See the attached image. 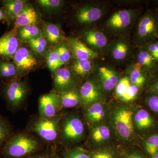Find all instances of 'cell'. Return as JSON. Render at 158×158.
Wrapping results in <instances>:
<instances>
[{"instance_id": "836d02e7", "label": "cell", "mask_w": 158, "mask_h": 158, "mask_svg": "<svg viewBox=\"0 0 158 158\" xmlns=\"http://www.w3.org/2000/svg\"><path fill=\"white\" fill-rule=\"evenodd\" d=\"M144 101L148 109L158 117V94L147 91Z\"/></svg>"}, {"instance_id": "ba28073f", "label": "cell", "mask_w": 158, "mask_h": 158, "mask_svg": "<svg viewBox=\"0 0 158 158\" xmlns=\"http://www.w3.org/2000/svg\"><path fill=\"white\" fill-rule=\"evenodd\" d=\"M19 47L18 29L13 27L0 37V59L10 61Z\"/></svg>"}, {"instance_id": "f546056e", "label": "cell", "mask_w": 158, "mask_h": 158, "mask_svg": "<svg viewBox=\"0 0 158 158\" xmlns=\"http://www.w3.org/2000/svg\"><path fill=\"white\" fill-rule=\"evenodd\" d=\"M36 53L43 56L47 52L48 49L47 41L44 34L37 38L31 40L27 42Z\"/></svg>"}, {"instance_id": "4fadbf2b", "label": "cell", "mask_w": 158, "mask_h": 158, "mask_svg": "<svg viewBox=\"0 0 158 158\" xmlns=\"http://www.w3.org/2000/svg\"><path fill=\"white\" fill-rule=\"evenodd\" d=\"M133 18L134 12L131 10H119L109 19L107 25L112 31H122L129 27L132 22Z\"/></svg>"}, {"instance_id": "60d3db41", "label": "cell", "mask_w": 158, "mask_h": 158, "mask_svg": "<svg viewBox=\"0 0 158 158\" xmlns=\"http://www.w3.org/2000/svg\"><path fill=\"white\" fill-rule=\"evenodd\" d=\"M148 92L158 94V75L151 77L146 86Z\"/></svg>"}, {"instance_id": "8d00e7d4", "label": "cell", "mask_w": 158, "mask_h": 158, "mask_svg": "<svg viewBox=\"0 0 158 158\" xmlns=\"http://www.w3.org/2000/svg\"><path fill=\"white\" fill-rule=\"evenodd\" d=\"M64 158H91L84 149L80 148H76L69 149L63 154Z\"/></svg>"}, {"instance_id": "f35d334b", "label": "cell", "mask_w": 158, "mask_h": 158, "mask_svg": "<svg viewBox=\"0 0 158 158\" xmlns=\"http://www.w3.org/2000/svg\"><path fill=\"white\" fill-rule=\"evenodd\" d=\"M140 89H141L140 88L136 85L131 84L127 93L121 100V101L123 102L128 103L135 100L138 96Z\"/></svg>"}, {"instance_id": "681fc988", "label": "cell", "mask_w": 158, "mask_h": 158, "mask_svg": "<svg viewBox=\"0 0 158 158\" xmlns=\"http://www.w3.org/2000/svg\"></svg>"}, {"instance_id": "7c38bea8", "label": "cell", "mask_w": 158, "mask_h": 158, "mask_svg": "<svg viewBox=\"0 0 158 158\" xmlns=\"http://www.w3.org/2000/svg\"><path fill=\"white\" fill-rule=\"evenodd\" d=\"M54 73V88L57 92L62 93L75 88L76 82L68 69L60 67Z\"/></svg>"}, {"instance_id": "c3c4849f", "label": "cell", "mask_w": 158, "mask_h": 158, "mask_svg": "<svg viewBox=\"0 0 158 158\" xmlns=\"http://www.w3.org/2000/svg\"><path fill=\"white\" fill-rule=\"evenodd\" d=\"M1 1H0V3H1Z\"/></svg>"}, {"instance_id": "d6986e66", "label": "cell", "mask_w": 158, "mask_h": 158, "mask_svg": "<svg viewBox=\"0 0 158 158\" xmlns=\"http://www.w3.org/2000/svg\"><path fill=\"white\" fill-rule=\"evenodd\" d=\"M103 10L100 7L93 6H83L78 10L76 15L78 21L81 24L95 22L101 18Z\"/></svg>"}, {"instance_id": "e575fe53", "label": "cell", "mask_w": 158, "mask_h": 158, "mask_svg": "<svg viewBox=\"0 0 158 158\" xmlns=\"http://www.w3.org/2000/svg\"><path fill=\"white\" fill-rule=\"evenodd\" d=\"M47 62L48 68L52 72L55 73L57 69L61 67L62 65L60 63L56 49L50 52L48 55Z\"/></svg>"}, {"instance_id": "ac0fdd59", "label": "cell", "mask_w": 158, "mask_h": 158, "mask_svg": "<svg viewBox=\"0 0 158 158\" xmlns=\"http://www.w3.org/2000/svg\"><path fill=\"white\" fill-rule=\"evenodd\" d=\"M38 21L39 17L35 9L32 5L27 4L22 11L15 20L13 23L14 27L18 29L27 26H37Z\"/></svg>"}, {"instance_id": "277c9868", "label": "cell", "mask_w": 158, "mask_h": 158, "mask_svg": "<svg viewBox=\"0 0 158 158\" xmlns=\"http://www.w3.org/2000/svg\"><path fill=\"white\" fill-rule=\"evenodd\" d=\"M61 117L56 116L52 118H41L33 122L30 129L40 138L48 142L55 141L58 138L61 127Z\"/></svg>"}, {"instance_id": "30bf717a", "label": "cell", "mask_w": 158, "mask_h": 158, "mask_svg": "<svg viewBox=\"0 0 158 158\" xmlns=\"http://www.w3.org/2000/svg\"><path fill=\"white\" fill-rule=\"evenodd\" d=\"M102 88L99 84L94 80H89L80 88L82 105L88 108L90 105L100 102L102 97Z\"/></svg>"}, {"instance_id": "7402d4cb", "label": "cell", "mask_w": 158, "mask_h": 158, "mask_svg": "<svg viewBox=\"0 0 158 158\" xmlns=\"http://www.w3.org/2000/svg\"><path fill=\"white\" fill-rule=\"evenodd\" d=\"M84 39L87 44L98 51H102L107 47L108 39L103 32L97 30H90L84 34Z\"/></svg>"}, {"instance_id": "5bb4252c", "label": "cell", "mask_w": 158, "mask_h": 158, "mask_svg": "<svg viewBox=\"0 0 158 158\" xmlns=\"http://www.w3.org/2000/svg\"><path fill=\"white\" fill-rule=\"evenodd\" d=\"M98 77L102 89L106 92L115 89L120 79L119 74L116 71L106 66L99 67Z\"/></svg>"}, {"instance_id": "4316f807", "label": "cell", "mask_w": 158, "mask_h": 158, "mask_svg": "<svg viewBox=\"0 0 158 158\" xmlns=\"http://www.w3.org/2000/svg\"><path fill=\"white\" fill-rule=\"evenodd\" d=\"M19 72L13 62L0 59V78L9 82L16 80Z\"/></svg>"}, {"instance_id": "4dcf8cb0", "label": "cell", "mask_w": 158, "mask_h": 158, "mask_svg": "<svg viewBox=\"0 0 158 158\" xmlns=\"http://www.w3.org/2000/svg\"><path fill=\"white\" fill-rule=\"evenodd\" d=\"M143 146L146 152L152 156L158 152V133L151 134L145 138Z\"/></svg>"}, {"instance_id": "d4e9b609", "label": "cell", "mask_w": 158, "mask_h": 158, "mask_svg": "<svg viewBox=\"0 0 158 158\" xmlns=\"http://www.w3.org/2000/svg\"><path fill=\"white\" fill-rule=\"evenodd\" d=\"M43 32L47 41L50 43L62 42L65 36L59 25L49 23H43Z\"/></svg>"}, {"instance_id": "d6a6232c", "label": "cell", "mask_w": 158, "mask_h": 158, "mask_svg": "<svg viewBox=\"0 0 158 158\" xmlns=\"http://www.w3.org/2000/svg\"><path fill=\"white\" fill-rule=\"evenodd\" d=\"M11 128L9 123L0 116V147L11 137Z\"/></svg>"}, {"instance_id": "ee69618b", "label": "cell", "mask_w": 158, "mask_h": 158, "mask_svg": "<svg viewBox=\"0 0 158 158\" xmlns=\"http://www.w3.org/2000/svg\"><path fill=\"white\" fill-rule=\"evenodd\" d=\"M28 158H48L47 156H36L31 157Z\"/></svg>"}, {"instance_id": "8fae6325", "label": "cell", "mask_w": 158, "mask_h": 158, "mask_svg": "<svg viewBox=\"0 0 158 158\" xmlns=\"http://www.w3.org/2000/svg\"><path fill=\"white\" fill-rule=\"evenodd\" d=\"M12 59L19 73L30 71L37 64L36 57L30 50L25 47H20Z\"/></svg>"}, {"instance_id": "6da1fadb", "label": "cell", "mask_w": 158, "mask_h": 158, "mask_svg": "<svg viewBox=\"0 0 158 158\" xmlns=\"http://www.w3.org/2000/svg\"><path fill=\"white\" fill-rule=\"evenodd\" d=\"M40 144L34 137L23 134L11 136L3 145L2 154L7 158H22L36 152Z\"/></svg>"}, {"instance_id": "484cf974", "label": "cell", "mask_w": 158, "mask_h": 158, "mask_svg": "<svg viewBox=\"0 0 158 158\" xmlns=\"http://www.w3.org/2000/svg\"><path fill=\"white\" fill-rule=\"evenodd\" d=\"M130 52L129 44L124 40L114 41L110 46V55L116 61H122L127 59Z\"/></svg>"}, {"instance_id": "9c48e42d", "label": "cell", "mask_w": 158, "mask_h": 158, "mask_svg": "<svg viewBox=\"0 0 158 158\" xmlns=\"http://www.w3.org/2000/svg\"><path fill=\"white\" fill-rule=\"evenodd\" d=\"M61 108L59 94L56 91L46 94L39 99L38 110L41 118H52L57 116Z\"/></svg>"}, {"instance_id": "d590c367", "label": "cell", "mask_w": 158, "mask_h": 158, "mask_svg": "<svg viewBox=\"0 0 158 158\" xmlns=\"http://www.w3.org/2000/svg\"><path fill=\"white\" fill-rule=\"evenodd\" d=\"M60 63L62 66L69 62L71 59L70 49L68 45L62 44L56 49Z\"/></svg>"}, {"instance_id": "7a4b0ae2", "label": "cell", "mask_w": 158, "mask_h": 158, "mask_svg": "<svg viewBox=\"0 0 158 158\" xmlns=\"http://www.w3.org/2000/svg\"><path fill=\"white\" fill-rule=\"evenodd\" d=\"M134 110L130 106H122L111 113V125L119 139L125 141L132 140L135 136L133 123Z\"/></svg>"}, {"instance_id": "74e56055", "label": "cell", "mask_w": 158, "mask_h": 158, "mask_svg": "<svg viewBox=\"0 0 158 158\" xmlns=\"http://www.w3.org/2000/svg\"><path fill=\"white\" fill-rule=\"evenodd\" d=\"M37 2L42 8L48 11L60 8L62 3L60 0H38Z\"/></svg>"}, {"instance_id": "9a60e30c", "label": "cell", "mask_w": 158, "mask_h": 158, "mask_svg": "<svg viewBox=\"0 0 158 158\" xmlns=\"http://www.w3.org/2000/svg\"><path fill=\"white\" fill-rule=\"evenodd\" d=\"M67 43L71 51L77 60H90L97 58L98 54L89 48L75 37L67 38Z\"/></svg>"}, {"instance_id": "1f68e13d", "label": "cell", "mask_w": 158, "mask_h": 158, "mask_svg": "<svg viewBox=\"0 0 158 158\" xmlns=\"http://www.w3.org/2000/svg\"><path fill=\"white\" fill-rule=\"evenodd\" d=\"M131 84L127 75L120 78L115 88V95L116 98L121 101L127 93Z\"/></svg>"}, {"instance_id": "5b68a950", "label": "cell", "mask_w": 158, "mask_h": 158, "mask_svg": "<svg viewBox=\"0 0 158 158\" xmlns=\"http://www.w3.org/2000/svg\"><path fill=\"white\" fill-rule=\"evenodd\" d=\"M28 93L26 83L15 80L3 85L2 94L9 107L12 110L19 108L23 103Z\"/></svg>"}, {"instance_id": "bcb514c9", "label": "cell", "mask_w": 158, "mask_h": 158, "mask_svg": "<svg viewBox=\"0 0 158 158\" xmlns=\"http://www.w3.org/2000/svg\"><path fill=\"white\" fill-rule=\"evenodd\" d=\"M152 158H158V152L156 153L155 154L151 156Z\"/></svg>"}, {"instance_id": "44dd1931", "label": "cell", "mask_w": 158, "mask_h": 158, "mask_svg": "<svg viewBox=\"0 0 158 158\" xmlns=\"http://www.w3.org/2000/svg\"><path fill=\"white\" fill-rule=\"evenodd\" d=\"M127 76L131 83L140 89L146 86L151 77L142 69L138 62H135L130 67Z\"/></svg>"}, {"instance_id": "cb8c5ba5", "label": "cell", "mask_w": 158, "mask_h": 158, "mask_svg": "<svg viewBox=\"0 0 158 158\" xmlns=\"http://www.w3.org/2000/svg\"><path fill=\"white\" fill-rule=\"evenodd\" d=\"M59 102L62 108H72L82 105L80 91L76 88L59 93Z\"/></svg>"}, {"instance_id": "f6af8a7d", "label": "cell", "mask_w": 158, "mask_h": 158, "mask_svg": "<svg viewBox=\"0 0 158 158\" xmlns=\"http://www.w3.org/2000/svg\"><path fill=\"white\" fill-rule=\"evenodd\" d=\"M154 43H155V44L156 48L157 50L158 53V40H155Z\"/></svg>"}, {"instance_id": "7bdbcfd3", "label": "cell", "mask_w": 158, "mask_h": 158, "mask_svg": "<svg viewBox=\"0 0 158 158\" xmlns=\"http://www.w3.org/2000/svg\"><path fill=\"white\" fill-rule=\"evenodd\" d=\"M127 158H144V157L138 154L135 153L129 155Z\"/></svg>"}, {"instance_id": "ffe728a7", "label": "cell", "mask_w": 158, "mask_h": 158, "mask_svg": "<svg viewBox=\"0 0 158 158\" xmlns=\"http://www.w3.org/2000/svg\"><path fill=\"white\" fill-rule=\"evenodd\" d=\"M137 59L142 69L151 77L158 75V63L146 50L141 48L138 51Z\"/></svg>"}, {"instance_id": "83f0119b", "label": "cell", "mask_w": 158, "mask_h": 158, "mask_svg": "<svg viewBox=\"0 0 158 158\" xmlns=\"http://www.w3.org/2000/svg\"><path fill=\"white\" fill-rule=\"evenodd\" d=\"M43 32L36 25H29L18 29V37L19 41L28 42L31 40L41 36Z\"/></svg>"}, {"instance_id": "2e32d148", "label": "cell", "mask_w": 158, "mask_h": 158, "mask_svg": "<svg viewBox=\"0 0 158 158\" xmlns=\"http://www.w3.org/2000/svg\"><path fill=\"white\" fill-rule=\"evenodd\" d=\"M109 110L106 105L98 102L90 105L87 108L85 118L91 125L103 123L109 115Z\"/></svg>"}, {"instance_id": "b9f144b4", "label": "cell", "mask_w": 158, "mask_h": 158, "mask_svg": "<svg viewBox=\"0 0 158 158\" xmlns=\"http://www.w3.org/2000/svg\"><path fill=\"white\" fill-rule=\"evenodd\" d=\"M0 21H5L9 24V20L4 9L2 7L0 8Z\"/></svg>"}, {"instance_id": "7dc6e473", "label": "cell", "mask_w": 158, "mask_h": 158, "mask_svg": "<svg viewBox=\"0 0 158 158\" xmlns=\"http://www.w3.org/2000/svg\"><path fill=\"white\" fill-rule=\"evenodd\" d=\"M54 158H60L58 157H54Z\"/></svg>"}, {"instance_id": "f907efd6", "label": "cell", "mask_w": 158, "mask_h": 158, "mask_svg": "<svg viewBox=\"0 0 158 158\" xmlns=\"http://www.w3.org/2000/svg\"></svg>"}, {"instance_id": "52a82bcc", "label": "cell", "mask_w": 158, "mask_h": 158, "mask_svg": "<svg viewBox=\"0 0 158 158\" xmlns=\"http://www.w3.org/2000/svg\"><path fill=\"white\" fill-rule=\"evenodd\" d=\"M133 123L135 132L142 134H150L157 127L158 121L149 111L140 108L134 112Z\"/></svg>"}, {"instance_id": "e0dca14e", "label": "cell", "mask_w": 158, "mask_h": 158, "mask_svg": "<svg viewBox=\"0 0 158 158\" xmlns=\"http://www.w3.org/2000/svg\"><path fill=\"white\" fill-rule=\"evenodd\" d=\"M112 127L109 125L102 123L92 126L90 133V141L96 146L107 144L112 137Z\"/></svg>"}, {"instance_id": "ab89813d", "label": "cell", "mask_w": 158, "mask_h": 158, "mask_svg": "<svg viewBox=\"0 0 158 158\" xmlns=\"http://www.w3.org/2000/svg\"><path fill=\"white\" fill-rule=\"evenodd\" d=\"M92 158H114V155L111 149L104 148L94 152Z\"/></svg>"}, {"instance_id": "8992f818", "label": "cell", "mask_w": 158, "mask_h": 158, "mask_svg": "<svg viewBox=\"0 0 158 158\" xmlns=\"http://www.w3.org/2000/svg\"><path fill=\"white\" fill-rule=\"evenodd\" d=\"M61 129L62 139L67 143L78 142L85 135V124L77 115H71L65 117Z\"/></svg>"}, {"instance_id": "603a6c76", "label": "cell", "mask_w": 158, "mask_h": 158, "mask_svg": "<svg viewBox=\"0 0 158 158\" xmlns=\"http://www.w3.org/2000/svg\"><path fill=\"white\" fill-rule=\"evenodd\" d=\"M27 4L24 0H5L2 1V8L6 11L9 24L14 23L15 20L21 13Z\"/></svg>"}, {"instance_id": "3957f363", "label": "cell", "mask_w": 158, "mask_h": 158, "mask_svg": "<svg viewBox=\"0 0 158 158\" xmlns=\"http://www.w3.org/2000/svg\"><path fill=\"white\" fill-rule=\"evenodd\" d=\"M158 35V14L148 10L138 23L137 37L141 47L156 40Z\"/></svg>"}, {"instance_id": "f1b7e54d", "label": "cell", "mask_w": 158, "mask_h": 158, "mask_svg": "<svg viewBox=\"0 0 158 158\" xmlns=\"http://www.w3.org/2000/svg\"><path fill=\"white\" fill-rule=\"evenodd\" d=\"M72 69L77 75L84 77L91 71L93 69V64L90 60L76 59L73 64Z\"/></svg>"}]
</instances>
